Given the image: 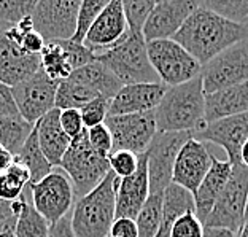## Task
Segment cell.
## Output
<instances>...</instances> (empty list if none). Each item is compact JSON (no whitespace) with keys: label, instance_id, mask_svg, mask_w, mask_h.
Here are the masks:
<instances>
[{"label":"cell","instance_id":"cell-10","mask_svg":"<svg viewBox=\"0 0 248 237\" xmlns=\"http://www.w3.org/2000/svg\"><path fill=\"white\" fill-rule=\"evenodd\" d=\"M31 199L33 208L51 226L72 212L75 193L72 182L64 172L51 171L38 183L31 185Z\"/></svg>","mask_w":248,"mask_h":237},{"label":"cell","instance_id":"cell-1","mask_svg":"<svg viewBox=\"0 0 248 237\" xmlns=\"http://www.w3.org/2000/svg\"><path fill=\"white\" fill-rule=\"evenodd\" d=\"M172 40L183 47L201 65H205L224 49L248 40V31L244 24L224 19L199 3V8L185 21Z\"/></svg>","mask_w":248,"mask_h":237},{"label":"cell","instance_id":"cell-39","mask_svg":"<svg viewBox=\"0 0 248 237\" xmlns=\"http://www.w3.org/2000/svg\"><path fill=\"white\" fill-rule=\"evenodd\" d=\"M204 224L196 217L194 212H186L172 224L170 237H202Z\"/></svg>","mask_w":248,"mask_h":237},{"label":"cell","instance_id":"cell-24","mask_svg":"<svg viewBox=\"0 0 248 237\" xmlns=\"http://www.w3.org/2000/svg\"><path fill=\"white\" fill-rule=\"evenodd\" d=\"M70 80L77 81L91 89L100 97L113 99L116 93L123 88V84L116 80V77L99 61H94L91 64L77 69L70 73Z\"/></svg>","mask_w":248,"mask_h":237},{"label":"cell","instance_id":"cell-35","mask_svg":"<svg viewBox=\"0 0 248 237\" xmlns=\"http://www.w3.org/2000/svg\"><path fill=\"white\" fill-rule=\"evenodd\" d=\"M199 3L201 7L235 24H244L248 18V0H207Z\"/></svg>","mask_w":248,"mask_h":237},{"label":"cell","instance_id":"cell-13","mask_svg":"<svg viewBox=\"0 0 248 237\" xmlns=\"http://www.w3.org/2000/svg\"><path fill=\"white\" fill-rule=\"evenodd\" d=\"M58 83L49 80L40 69L22 83L11 88L18 113L24 121L35 124L48 111L54 109Z\"/></svg>","mask_w":248,"mask_h":237},{"label":"cell","instance_id":"cell-3","mask_svg":"<svg viewBox=\"0 0 248 237\" xmlns=\"http://www.w3.org/2000/svg\"><path fill=\"white\" fill-rule=\"evenodd\" d=\"M118 177L108 172L102 183L75 201L70 223L75 237H108L115 221V190Z\"/></svg>","mask_w":248,"mask_h":237},{"label":"cell","instance_id":"cell-5","mask_svg":"<svg viewBox=\"0 0 248 237\" xmlns=\"http://www.w3.org/2000/svg\"><path fill=\"white\" fill-rule=\"evenodd\" d=\"M95 61L102 62L123 86L139 83H161L150 64L143 35L129 32L123 42L95 56Z\"/></svg>","mask_w":248,"mask_h":237},{"label":"cell","instance_id":"cell-49","mask_svg":"<svg viewBox=\"0 0 248 237\" xmlns=\"http://www.w3.org/2000/svg\"><path fill=\"white\" fill-rule=\"evenodd\" d=\"M240 166H244L248 169V140L244 143L240 150Z\"/></svg>","mask_w":248,"mask_h":237},{"label":"cell","instance_id":"cell-6","mask_svg":"<svg viewBox=\"0 0 248 237\" xmlns=\"http://www.w3.org/2000/svg\"><path fill=\"white\" fill-rule=\"evenodd\" d=\"M150 64L167 88L178 86L201 75L202 65L172 38L146 43Z\"/></svg>","mask_w":248,"mask_h":237},{"label":"cell","instance_id":"cell-25","mask_svg":"<svg viewBox=\"0 0 248 237\" xmlns=\"http://www.w3.org/2000/svg\"><path fill=\"white\" fill-rule=\"evenodd\" d=\"M15 161L24 166L31 174V185H35L45 178L49 172L53 171V166L49 164L48 159L45 158L43 151L38 145V139L35 134V129H32L31 135L22 145L19 153L15 156Z\"/></svg>","mask_w":248,"mask_h":237},{"label":"cell","instance_id":"cell-27","mask_svg":"<svg viewBox=\"0 0 248 237\" xmlns=\"http://www.w3.org/2000/svg\"><path fill=\"white\" fill-rule=\"evenodd\" d=\"M40 69L45 72V75L49 80H53L56 83L67 80L70 77V73L73 72L64 48H62V45L59 42L45 43L40 53Z\"/></svg>","mask_w":248,"mask_h":237},{"label":"cell","instance_id":"cell-42","mask_svg":"<svg viewBox=\"0 0 248 237\" xmlns=\"http://www.w3.org/2000/svg\"><path fill=\"white\" fill-rule=\"evenodd\" d=\"M61 127L70 139L78 137L84 131V124L81 120L80 110H61L59 115Z\"/></svg>","mask_w":248,"mask_h":237},{"label":"cell","instance_id":"cell-21","mask_svg":"<svg viewBox=\"0 0 248 237\" xmlns=\"http://www.w3.org/2000/svg\"><path fill=\"white\" fill-rule=\"evenodd\" d=\"M231 174H232V164L228 159L221 161L212 155V166L208 169L204 180L193 193L194 213L202 223L208 217V213L212 212L217 199L228 183Z\"/></svg>","mask_w":248,"mask_h":237},{"label":"cell","instance_id":"cell-44","mask_svg":"<svg viewBox=\"0 0 248 237\" xmlns=\"http://www.w3.org/2000/svg\"><path fill=\"white\" fill-rule=\"evenodd\" d=\"M108 237H139V229L137 224H135V220L115 218Z\"/></svg>","mask_w":248,"mask_h":237},{"label":"cell","instance_id":"cell-32","mask_svg":"<svg viewBox=\"0 0 248 237\" xmlns=\"http://www.w3.org/2000/svg\"><path fill=\"white\" fill-rule=\"evenodd\" d=\"M49 224L32 205L31 194L27 197L24 208L16 220V237H48Z\"/></svg>","mask_w":248,"mask_h":237},{"label":"cell","instance_id":"cell-40","mask_svg":"<svg viewBox=\"0 0 248 237\" xmlns=\"http://www.w3.org/2000/svg\"><path fill=\"white\" fill-rule=\"evenodd\" d=\"M64 48V51L67 54V59H69L72 70L81 69V67L91 64L95 61V56L89 48H86L84 45H78L73 43L72 40H65V42H59Z\"/></svg>","mask_w":248,"mask_h":237},{"label":"cell","instance_id":"cell-2","mask_svg":"<svg viewBox=\"0 0 248 237\" xmlns=\"http://www.w3.org/2000/svg\"><path fill=\"white\" fill-rule=\"evenodd\" d=\"M157 132H191L205 127V93L201 75L178 86L167 88L153 110Z\"/></svg>","mask_w":248,"mask_h":237},{"label":"cell","instance_id":"cell-19","mask_svg":"<svg viewBox=\"0 0 248 237\" xmlns=\"http://www.w3.org/2000/svg\"><path fill=\"white\" fill-rule=\"evenodd\" d=\"M167 86L162 83H139L123 86L110 100L108 116L153 111L164 97Z\"/></svg>","mask_w":248,"mask_h":237},{"label":"cell","instance_id":"cell-46","mask_svg":"<svg viewBox=\"0 0 248 237\" xmlns=\"http://www.w3.org/2000/svg\"><path fill=\"white\" fill-rule=\"evenodd\" d=\"M202 237H237V234L232 233V231H229V229L204 226V236Z\"/></svg>","mask_w":248,"mask_h":237},{"label":"cell","instance_id":"cell-43","mask_svg":"<svg viewBox=\"0 0 248 237\" xmlns=\"http://www.w3.org/2000/svg\"><path fill=\"white\" fill-rule=\"evenodd\" d=\"M19 116L11 88L0 83V118H15Z\"/></svg>","mask_w":248,"mask_h":237},{"label":"cell","instance_id":"cell-26","mask_svg":"<svg viewBox=\"0 0 248 237\" xmlns=\"http://www.w3.org/2000/svg\"><path fill=\"white\" fill-rule=\"evenodd\" d=\"M97 94L91 89H88L83 84L77 83L67 78L58 83V89H56V100L54 109L58 110H81L84 105L89 104Z\"/></svg>","mask_w":248,"mask_h":237},{"label":"cell","instance_id":"cell-41","mask_svg":"<svg viewBox=\"0 0 248 237\" xmlns=\"http://www.w3.org/2000/svg\"><path fill=\"white\" fill-rule=\"evenodd\" d=\"M86 134H88L89 145H91L99 155L108 158L111 150H113V140H111L110 131L107 129L105 124H99V126L86 129Z\"/></svg>","mask_w":248,"mask_h":237},{"label":"cell","instance_id":"cell-16","mask_svg":"<svg viewBox=\"0 0 248 237\" xmlns=\"http://www.w3.org/2000/svg\"><path fill=\"white\" fill-rule=\"evenodd\" d=\"M127 33L129 29L126 18H124L123 2L110 0L105 5V8L100 11L91 29L88 31L83 45L91 49L94 56H99L123 42L127 37Z\"/></svg>","mask_w":248,"mask_h":237},{"label":"cell","instance_id":"cell-9","mask_svg":"<svg viewBox=\"0 0 248 237\" xmlns=\"http://www.w3.org/2000/svg\"><path fill=\"white\" fill-rule=\"evenodd\" d=\"M193 137L191 132H156L146 148L150 194H162L172 185V172L178 151Z\"/></svg>","mask_w":248,"mask_h":237},{"label":"cell","instance_id":"cell-47","mask_svg":"<svg viewBox=\"0 0 248 237\" xmlns=\"http://www.w3.org/2000/svg\"><path fill=\"white\" fill-rule=\"evenodd\" d=\"M15 162V156L10 153L7 148L0 146V175L7 171V169Z\"/></svg>","mask_w":248,"mask_h":237},{"label":"cell","instance_id":"cell-28","mask_svg":"<svg viewBox=\"0 0 248 237\" xmlns=\"http://www.w3.org/2000/svg\"><path fill=\"white\" fill-rule=\"evenodd\" d=\"M33 124H29L21 116L0 118V146L7 148L13 156L19 153L22 145L31 135Z\"/></svg>","mask_w":248,"mask_h":237},{"label":"cell","instance_id":"cell-17","mask_svg":"<svg viewBox=\"0 0 248 237\" xmlns=\"http://www.w3.org/2000/svg\"><path fill=\"white\" fill-rule=\"evenodd\" d=\"M212 166V153L201 140L191 137L178 151L172 172V183L182 186L191 194L207 175Z\"/></svg>","mask_w":248,"mask_h":237},{"label":"cell","instance_id":"cell-8","mask_svg":"<svg viewBox=\"0 0 248 237\" xmlns=\"http://www.w3.org/2000/svg\"><path fill=\"white\" fill-rule=\"evenodd\" d=\"M80 3V0H38L31 21L45 43L70 40L77 29Z\"/></svg>","mask_w":248,"mask_h":237},{"label":"cell","instance_id":"cell-48","mask_svg":"<svg viewBox=\"0 0 248 237\" xmlns=\"http://www.w3.org/2000/svg\"><path fill=\"white\" fill-rule=\"evenodd\" d=\"M16 220H18V217H11L5 223L0 224V237H16V233H15Z\"/></svg>","mask_w":248,"mask_h":237},{"label":"cell","instance_id":"cell-33","mask_svg":"<svg viewBox=\"0 0 248 237\" xmlns=\"http://www.w3.org/2000/svg\"><path fill=\"white\" fill-rule=\"evenodd\" d=\"M107 3H108V0H83L80 3V10H78L77 16V29L70 38L73 43L83 45L88 31L91 29L94 21L97 19V16L105 8Z\"/></svg>","mask_w":248,"mask_h":237},{"label":"cell","instance_id":"cell-4","mask_svg":"<svg viewBox=\"0 0 248 237\" xmlns=\"http://www.w3.org/2000/svg\"><path fill=\"white\" fill-rule=\"evenodd\" d=\"M59 167L72 182L75 201L91 193L111 171L108 158L99 155L89 145L86 129L78 137L72 139Z\"/></svg>","mask_w":248,"mask_h":237},{"label":"cell","instance_id":"cell-12","mask_svg":"<svg viewBox=\"0 0 248 237\" xmlns=\"http://www.w3.org/2000/svg\"><path fill=\"white\" fill-rule=\"evenodd\" d=\"M104 124L113 140L111 151H131L137 156L145 153L157 132L153 111L107 116Z\"/></svg>","mask_w":248,"mask_h":237},{"label":"cell","instance_id":"cell-20","mask_svg":"<svg viewBox=\"0 0 248 237\" xmlns=\"http://www.w3.org/2000/svg\"><path fill=\"white\" fill-rule=\"evenodd\" d=\"M8 24L0 22V83L13 88L40 70V56L24 54L5 35Z\"/></svg>","mask_w":248,"mask_h":237},{"label":"cell","instance_id":"cell-45","mask_svg":"<svg viewBox=\"0 0 248 237\" xmlns=\"http://www.w3.org/2000/svg\"><path fill=\"white\" fill-rule=\"evenodd\" d=\"M48 237H75L72 229V223H70V213L65 215L64 218H61L58 223L49 226Z\"/></svg>","mask_w":248,"mask_h":237},{"label":"cell","instance_id":"cell-37","mask_svg":"<svg viewBox=\"0 0 248 237\" xmlns=\"http://www.w3.org/2000/svg\"><path fill=\"white\" fill-rule=\"evenodd\" d=\"M108 107H110V99L100 97V95L84 105L80 110L84 129H91L94 126H99V124H104L107 116H108Z\"/></svg>","mask_w":248,"mask_h":237},{"label":"cell","instance_id":"cell-51","mask_svg":"<svg viewBox=\"0 0 248 237\" xmlns=\"http://www.w3.org/2000/svg\"><path fill=\"white\" fill-rule=\"evenodd\" d=\"M244 26H245V27H247V31H248V18H247V21H245V22H244Z\"/></svg>","mask_w":248,"mask_h":237},{"label":"cell","instance_id":"cell-31","mask_svg":"<svg viewBox=\"0 0 248 237\" xmlns=\"http://www.w3.org/2000/svg\"><path fill=\"white\" fill-rule=\"evenodd\" d=\"M164 194V193H162ZM162 194H150L135 218L139 237H156L162 221Z\"/></svg>","mask_w":248,"mask_h":237},{"label":"cell","instance_id":"cell-7","mask_svg":"<svg viewBox=\"0 0 248 237\" xmlns=\"http://www.w3.org/2000/svg\"><path fill=\"white\" fill-rule=\"evenodd\" d=\"M248 201V169L232 166V174L217 199L212 212L204 220V226L223 228L237 234L245 221Z\"/></svg>","mask_w":248,"mask_h":237},{"label":"cell","instance_id":"cell-11","mask_svg":"<svg viewBox=\"0 0 248 237\" xmlns=\"http://www.w3.org/2000/svg\"><path fill=\"white\" fill-rule=\"evenodd\" d=\"M201 78L205 94L248 81V42L245 40L224 49L202 65Z\"/></svg>","mask_w":248,"mask_h":237},{"label":"cell","instance_id":"cell-18","mask_svg":"<svg viewBox=\"0 0 248 237\" xmlns=\"http://www.w3.org/2000/svg\"><path fill=\"white\" fill-rule=\"evenodd\" d=\"M150 197L146 155L139 156V166L132 175L118 178L115 190V217L135 220Z\"/></svg>","mask_w":248,"mask_h":237},{"label":"cell","instance_id":"cell-29","mask_svg":"<svg viewBox=\"0 0 248 237\" xmlns=\"http://www.w3.org/2000/svg\"><path fill=\"white\" fill-rule=\"evenodd\" d=\"M5 35H7L22 53L29 54V56H40L42 49L45 47V40L38 35V32L33 29L31 18H26L24 21H21L15 26H8L7 29H5Z\"/></svg>","mask_w":248,"mask_h":237},{"label":"cell","instance_id":"cell-34","mask_svg":"<svg viewBox=\"0 0 248 237\" xmlns=\"http://www.w3.org/2000/svg\"><path fill=\"white\" fill-rule=\"evenodd\" d=\"M121 2L129 32L142 35L143 26L150 13L153 11L156 2L153 0H121Z\"/></svg>","mask_w":248,"mask_h":237},{"label":"cell","instance_id":"cell-30","mask_svg":"<svg viewBox=\"0 0 248 237\" xmlns=\"http://www.w3.org/2000/svg\"><path fill=\"white\" fill-rule=\"evenodd\" d=\"M31 185V174L29 171L15 161L2 175H0V199L7 202L18 201Z\"/></svg>","mask_w":248,"mask_h":237},{"label":"cell","instance_id":"cell-15","mask_svg":"<svg viewBox=\"0 0 248 237\" xmlns=\"http://www.w3.org/2000/svg\"><path fill=\"white\" fill-rule=\"evenodd\" d=\"M201 142H210L226 151L228 161L240 166V150L248 140V113L232 115L221 120L207 123L204 129L193 134Z\"/></svg>","mask_w":248,"mask_h":237},{"label":"cell","instance_id":"cell-22","mask_svg":"<svg viewBox=\"0 0 248 237\" xmlns=\"http://www.w3.org/2000/svg\"><path fill=\"white\" fill-rule=\"evenodd\" d=\"M59 115L61 110L53 109L33 124V129H35L38 139V145H40L45 158H46L48 162L53 167H59L62 156L65 155V151L72 142L69 135L62 131Z\"/></svg>","mask_w":248,"mask_h":237},{"label":"cell","instance_id":"cell-23","mask_svg":"<svg viewBox=\"0 0 248 237\" xmlns=\"http://www.w3.org/2000/svg\"><path fill=\"white\" fill-rule=\"evenodd\" d=\"M248 113V81L205 94V123Z\"/></svg>","mask_w":248,"mask_h":237},{"label":"cell","instance_id":"cell-50","mask_svg":"<svg viewBox=\"0 0 248 237\" xmlns=\"http://www.w3.org/2000/svg\"><path fill=\"white\" fill-rule=\"evenodd\" d=\"M245 220H248V201H247V208H245Z\"/></svg>","mask_w":248,"mask_h":237},{"label":"cell","instance_id":"cell-14","mask_svg":"<svg viewBox=\"0 0 248 237\" xmlns=\"http://www.w3.org/2000/svg\"><path fill=\"white\" fill-rule=\"evenodd\" d=\"M199 8L194 0H161L156 2L153 11L146 19L142 35L145 42L169 40L182 29L185 21Z\"/></svg>","mask_w":248,"mask_h":237},{"label":"cell","instance_id":"cell-36","mask_svg":"<svg viewBox=\"0 0 248 237\" xmlns=\"http://www.w3.org/2000/svg\"><path fill=\"white\" fill-rule=\"evenodd\" d=\"M35 3L33 0H0V22L15 26L31 18Z\"/></svg>","mask_w":248,"mask_h":237},{"label":"cell","instance_id":"cell-38","mask_svg":"<svg viewBox=\"0 0 248 237\" xmlns=\"http://www.w3.org/2000/svg\"><path fill=\"white\" fill-rule=\"evenodd\" d=\"M108 164L111 172L118 178H126L137 171L139 166V156L131 153V151H111L108 155Z\"/></svg>","mask_w":248,"mask_h":237}]
</instances>
